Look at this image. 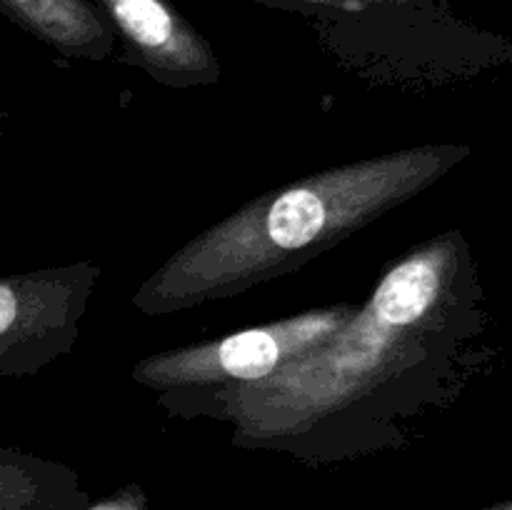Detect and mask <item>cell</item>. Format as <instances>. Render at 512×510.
Segmentation results:
<instances>
[{
  "label": "cell",
  "mask_w": 512,
  "mask_h": 510,
  "mask_svg": "<svg viewBox=\"0 0 512 510\" xmlns=\"http://www.w3.org/2000/svg\"><path fill=\"white\" fill-rule=\"evenodd\" d=\"M478 303L465 235H430L385 268L328 343L240 388L213 420L233 428L235 448L305 468L398 453L458 390Z\"/></svg>",
  "instance_id": "obj_1"
},
{
  "label": "cell",
  "mask_w": 512,
  "mask_h": 510,
  "mask_svg": "<svg viewBox=\"0 0 512 510\" xmlns=\"http://www.w3.org/2000/svg\"><path fill=\"white\" fill-rule=\"evenodd\" d=\"M468 155V145L458 143L413 145L268 190L180 245L140 283L130 303L155 318L238 298L410 203Z\"/></svg>",
  "instance_id": "obj_2"
},
{
  "label": "cell",
  "mask_w": 512,
  "mask_h": 510,
  "mask_svg": "<svg viewBox=\"0 0 512 510\" xmlns=\"http://www.w3.org/2000/svg\"><path fill=\"white\" fill-rule=\"evenodd\" d=\"M358 305L330 303L280 320L253 325L203 343L145 355L130 380L155 395L170 418L213 420L220 405L245 385L270 378L293 360L328 343L355 315Z\"/></svg>",
  "instance_id": "obj_3"
},
{
  "label": "cell",
  "mask_w": 512,
  "mask_h": 510,
  "mask_svg": "<svg viewBox=\"0 0 512 510\" xmlns=\"http://www.w3.org/2000/svg\"><path fill=\"white\" fill-rule=\"evenodd\" d=\"M100 275L93 260L0 275V383L38 375L75 348Z\"/></svg>",
  "instance_id": "obj_4"
},
{
  "label": "cell",
  "mask_w": 512,
  "mask_h": 510,
  "mask_svg": "<svg viewBox=\"0 0 512 510\" xmlns=\"http://www.w3.org/2000/svg\"><path fill=\"white\" fill-rule=\"evenodd\" d=\"M123 50L115 60L135 65L168 88L215 85L223 75L218 53L170 0H93Z\"/></svg>",
  "instance_id": "obj_5"
},
{
  "label": "cell",
  "mask_w": 512,
  "mask_h": 510,
  "mask_svg": "<svg viewBox=\"0 0 512 510\" xmlns=\"http://www.w3.org/2000/svg\"><path fill=\"white\" fill-rule=\"evenodd\" d=\"M0 15L70 60H108L118 43L93 0H0Z\"/></svg>",
  "instance_id": "obj_6"
},
{
  "label": "cell",
  "mask_w": 512,
  "mask_h": 510,
  "mask_svg": "<svg viewBox=\"0 0 512 510\" xmlns=\"http://www.w3.org/2000/svg\"><path fill=\"white\" fill-rule=\"evenodd\" d=\"M78 470L20 448H0V510H85Z\"/></svg>",
  "instance_id": "obj_7"
},
{
  "label": "cell",
  "mask_w": 512,
  "mask_h": 510,
  "mask_svg": "<svg viewBox=\"0 0 512 510\" xmlns=\"http://www.w3.org/2000/svg\"><path fill=\"white\" fill-rule=\"evenodd\" d=\"M308 18L313 25H360L438 13L440 0H245Z\"/></svg>",
  "instance_id": "obj_8"
},
{
  "label": "cell",
  "mask_w": 512,
  "mask_h": 510,
  "mask_svg": "<svg viewBox=\"0 0 512 510\" xmlns=\"http://www.w3.org/2000/svg\"><path fill=\"white\" fill-rule=\"evenodd\" d=\"M85 510H150V503L143 485L130 483L120 488L118 493L108 495V498L98 500V503H90Z\"/></svg>",
  "instance_id": "obj_9"
},
{
  "label": "cell",
  "mask_w": 512,
  "mask_h": 510,
  "mask_svg": "<svg viewBox=\"0 0 512 510\" xmlns=\"http://www.w3.org/2000/svg\"><path fill=\"white\" fill-rule=\"evenodd\" d=\"M483 510H512V500H510V503H498V505H490V508H483Z\"/></svg>",
  "instance_id": "obj_10"
},
{
  "label": "cell",
  "mask_w": 512,
  "mask_h": 510,
  "mask_svg": "<svg viewBox=\"0 0 512 510\" xmlns=\"http://www.w3.org/2000/svg\"><path fill=\"white\" fill-rule=\"evenodd\" d=\"M5 115H8V113H5V110H3V108H0V133H3V123H5Z\"/></svg>",
  "instance_id": "obj_11"
}]
</instances>
